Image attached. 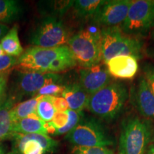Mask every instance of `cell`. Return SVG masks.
<instances>
[{
    "label": "cell",
    "mask_w": 154,
    "mask_h": 154,
    "mask_svg": "<svg viewBox=\"0 0 154 154\" xmlns=\"http://www.w3.org/2000/svg\"><path fill=\"white\" fill-rule=\"evenodd\" d=\"M77 62L67 45L54 48L29 47L17 58L19 72L57 74L76 66Z\"/></svg>",
    "instance_id": "cell-1"
},
{
    "label": "cell",
    "mask_w": 154,
    "mask_h": 154,
    "mask_svg": "<svg viewBox=\"0 0 154 154\" xmlns=\"http://www.w3.org/2000/svg\"><path fill=\"white\" fill-rule=\"evenodd\" d=\"M128 99V88L121 82H111L89 96L86 108L102 120H115L124 110Z\"/></svg>",
    "instance_id": "cell-2"
},
{
    "label": "cell",
    "mask_w": 154,
    "mask_h": 154,
    "mask_svg": "<svg viewBox=\"0 0 154 154\" xmlns=\"http://www.w3.org/2000/svg\"><path fill=\"white\" fill-rule=\"evenodd\" d=\"M149 119L130 116L122 121L119 137V154H146L153 135Z\"/></svg>",
    "instance_id": "cell-3"
},
{
    "label": "cell",
    "mask_w": 154,
    "mask_h": 154,
    "mask_svg": "<svg viewBox=\"0 0 154 154\" xmlns=\"http://www.w3.org/2000/svg\"><path fill=\"white\" fill-rule=\"evenodd\" d=\"M101 31L102 60L104 62L119 56H132L140 59L143 52V42L126 34L120 26L103 28Z\"/></svg>",
    "instance_id": "cell-4"
},
{
    "label": "cell",
    "mask_w": 154,
    "mask_h": 154,
    "mask_svg": "<svg viewBox=\"0 0 154 154\" xmlns=\"http://www.w3.org/2000/svg\"><path fill=\"white\" fill-rule=\"evenodd\" d=\"M76 62L86 68L102 61L101 31L93 29L80 30L72 36L67 43Z\"/></svg>",
    "instance_id": "cell-5"
},
{
    "label": "cell",
    "mask_w": 154,
    "mask_h": 154,
    "mask_svg": "<svg viewBox=\"0 0 154 154\" xmlns=\"http://www.w3.org/2000/svg\"><path fill=\"white\" fill-rule=\"evenodd\" d=\"M74 146L108 147L113 140L104 126L95 119L82 118L79 123L66 136Z\"/></svg>",
    "instance_id": "cell-6"
},
{
    "label": "cell",
    "mask_w": 154,
    "mask_h": 154,
    "mask_svg": "<svg viewBox=\"0 0 154 154\" xmlns=\"http://www.w3.org/2000/svg\"><path fill=\"white\" fill-rule=\"evenodd\" d=\"M72 37L68 28L55 16H47L39 20L30 35L34 47L54 48L65 45Z\"/></svg>",
    "instance_id": "cell-7"
},
{
    "label": "cell",
    "mask_w": 154,
    "mask_h": 154,
    "mask_svg": "<svg viewBox=\"0 0 154 154\" xmlns=\"http://www.w3.org/2000/svg\"><path fill=\"white\" fill-rule=\"evenodd\" d=\"M120 27L126 34L143 35L154 27V0H134Z\"/></svg>",
    "instance_id": "cell-8"
},
{
    "label": "cell",
    "mask_w": 154,
    "mask_h": 154,
    "mask_svg": "<svg viewBox=\"0 0 154 154\" xmlns=\"http://www.w3.org/2000/svg\"><path fill=\"white\" fill-rule=\"evenodd\" d=\"M9 139L11 149L7 154H51L59 147V143L49 135L14 133Z\"/></svg>",
    "instance_id": "cell-9"
},
{
    "label": "cell",
    "mask_w": 154,
    "mask_h": 154,
    "mask_svg": "<svg viewBox=\"0 0 154 154\" xmlns=\"http://www.w3.org/2000/svg\"><path fill=\"white\" fill-rule=\"evenodd\" d=\"M61 75L36 72H19L17 81V94L12 95L17 101L22 96H36L44 86L53 83H61Z\"/></svg>",
    "instance_id": "cell-10"
},
{
    "label": "cell",
    "mask_w": 154,
    "mask_h": 154,
    "mask_svg": "<svg viewBox=\"0 0 154 154\" xmlns=\"http://www.w3.org/2000/svg\"><path fill=\"white\" fill-rule=\"evenodd\" d=\"M131 1H106L92 21L96 24L103 26L104 28L120 26L126 18Z\"/></svg>",
    "instance_id": "cell-11"
},
{
    "label": "cell",
    "mask_w": 154,
    "mask_h": 154,
    "mask_svg": "<svg viewBox=\"0 0 154 154\" xmlns=\"http://www.w3.org/2000/svg\"><path fill=\"white\" fill-rule=\"evenodd\" d=\"M111 76L106 64L99 63L79 71V84L89 96L93 95L111 83Z\"/></svg>",
    "instance_id": "cell-12"
},
{
    "label": "cell",
    "mask_w": 154,
    "mask_h": 154,
    "mask_svg": "<svg viewBox=\"0 0 154 154\" xmlns=\"http://www.w3.org/2000/svg\"><path fill=\"white\" fill-rule=\"evenodd\" d=\"M111 76L131 79L138 71V59L132 56H119L104 62Z\"/></svg>",
    "instance_id": "cell-13"
},
{
    "label": "cell",
    "mask_w": 154,
    "mask_h": 154,
    "mask_svg": "<svg viewBox=\"0 0 154 154\" xmlns=\"http://www.w3.org/2000/svg\"><path fill=\"white\" fill-rule=\"evenodd\" d=\"M134 101L138 113L143 118L154 120V94L143 75L138 80Z\"/></svg>",
    "instance_id": "cell-14"
},
{
    "label": "cell",
    "mask_w": 154,
    "mask_h": 154,
    "mask_svg": "<svg viewBox=\"0 0 154 154\" xmlns=\"http://www.w3.org/2000/svg\"><path fill=\"white\" fill-rule=\"evenodd\" d=\"M61 96L66 101L70 110L82 113L86 108L90 96L79 84L74 83L65 86Z\"/></svg>",
    "instance_id": "cell-15"
},
{
    "label": "cell",
    "mask_w": 154,
    "mask_h": 154,
    "mask_svg": "<svg viewBox=\"0 0 154 154\" xmlns=\"http://www.w3.org/2000/svg\"><path fill=\"white\" fill-rule=\"evenodd\" d=\"M17 100L12 95L6 97L0 103V142L9 139L13 133V122L10 116V110L16 104Z\"/></svg>",
    "instance_id": "cell-16"
},
{
    "label": "cell",
    "mask_w": 154,
    "mask_h": 154,
    "mask_svg": "<svg viewBox=\"0 0 154 154\" xmlns=\"http://www.w3.org/2000/svg\"><path fill=\"white\" fill-rule=\"evenodd\" d=\"M13 133L22 134H40L48 135L45 127V122L38 118L36 113L30 115L13 124Z\"/></svg>",
    "instance_id": "cell-17"
},
{
    "label": "cell",
    "mask_w": 154,
    "mask_h": 154,
    "mask_svg": "<svg viewBox=\"0 0 154 154\" xmlns=\"http://www.w3.org/2000/svg\"><path fill=\"white\" fill-rule=\"evenodd\" d=\"M0 44L3 51L7 55L18 58L24 52L18 35V27L14 26L2 38Z\"/></svg>",
    "instance_id": "cell-18"
},
{
    "label": "cell",
    "mask_w": 154,
    "mask_h": 154,
    "mask_svg": "<svg viewBox=\"0 0 154 154\" xmlns=\"http://www.w3.org/2000/svg\"><path fill=\"white\" fill-rule=\"evenodd\" d=\"M104 0H76L73 7L75 14L79 18L91 20L105 3Z\"/></svg>",
    "instance_id": "cell-19"
},
{
    "label": "cell",
    "mask_w": 154,
    "mask_h": 154,
    "mask_svg": "<svg viewBox=\"0 0 154 154\" xmlns=\"http://www.w3.org/2000/svg\"><path fill=\"white\" fill-rule=\"evenodd\" d=\"M40 96H34L31 99L15 104L10 110V116L13 124L15 122L36 113V106Z\"/></svg>",
    "instance_id": "cell-20"
},
{
    "label": "cell",
    "mask_w": 154,
    "mask_h": 154,
    "mask_svg": "<svg viewBox=\"0 0 154 154\" xmlns=\"http://www.w3.org/2000/svg\"><path fill=\"white\" fill-rule=\"evenodd\" d=\"M22 8L15 0H0V23L10 24L20 17Z\"/></svg>",
    "instance_id": "cell-21"
},
{
    "label": "cell",
    "mask_w": 154,
    "mask_h": 154,
    "mask_svg": "<svg viewBox=\"0 0 154 154\" xmlns=\"http://www.w3.org/2000/svg\"><path fill=\"white\" fill-rule=\"evenodd\" d=\"M36 113L38 118L45 123L49 122L52 120L56 111L50 100L49 96H40L36 106Z\"/></svg>",
    "instance_id": "cell-22"
},
{
    "label": "cell",
    "mask_w": 154,
    "mask_h": 154,
    "mask_svg": "<svg viewBox=\"0 0 154 154\" xmlns=\"http://www.w3.org/2000/svg\"><path fill=\"white\" fill-rule=\"evenodd\" d=\"M67 112H68L69 114L68 124L63 129L56 133L55 136H61V135L69 134L71 131L74 129L75 127L77 126V124L79 123L80 120L83 116L82 113H78L75 111L70 110V109H69Z\"/></svg>",
    "instance_id": "cell-23"
},
{
    "label": "cell",
    "mask_w": 154,
    "mask_h": 154,
    "mask_svg": "<svg viewBox=\"0 0 154 154\" xmlns=\"http://www.w3.org/2000/svg\"><path fill=\"white\" fill-rule=\"evenodd\" d=\"M65 86L61 84V83H53V84H48L42 88L36 96H61V94L64 89Z\"/></svg>",
    "instance_id": "cell-24"
},
{
    "label": "cell",
    "mask_w": 154,
    "mask_h": 154,
    "mask_svg": "<svg viewBox=\"0 0 154 154\" xmlns=\"http://www.w3.org/2000/svg\"><path fill=\"white\" fill-rule=\"evenodd\" d=\"M72 154H115L109 147H80L74 146Z\"/></svg>",
    "instance_id": "cell-25"
},
{
    "label": "cell",
    "mask_w": 154,
    "mask_h": 154,
    "mask_svg": "<svg viewBox=\"0 0 154 154\" xmlns=\"http://www.w3.org/2000/svg\"><path fill=\"white\" fill-rule=\"evenodd\" d=\"M48 3V9H51L55 14H63L73 7L74 1H51Z\"/></svg>",
    "instance_id": "cell-26"
},
{
    "label": "cell",
    "mask_w": 154,
    "mask_h": 154,
    "mask_svg": "<svg viewBox=\"0 0 154 154\" xmlns=\"http://www.w3.org/2000/svg\"><path fill=\"white\" fill-rule=\"evenodd\" d=\"M17 58L5 54L0 56V73L10 72V69L16 66Z\"/></svg>",
    "instance_id": "cell-27"
},
{
    "label": "cell",
    "mask_w": 154,
    "mask_h": 154,
    "mask_svg": "<svg viewBox=\"0 0 154 154\" xmlns=\"http://www.w3.org/2000/svg\"><path fill=\"white\" fill-rule=\"evenodd\" d=\"M143 76L145 77L148 84L154 94V64L146 63L143 67Z\"/></svg>",
    "instance_id": "cell-28"
},
{
    "label": "cell",
    "mask_w": 154,
    "mask_h": 154,
    "mask_svg": "<svg viewBox=\"0 0 154 154\" xmlns=\"http://www.w3.org/2000/svg\"><path fill=\"white\" fill-rule=\"evenodd\" d=\"M50 100L56 112H64L69 109L68 103L62 96H50Z\"/></svg>",
    "instance_id": "cell-29"
},
{
    "label": "cell",
    "mask_w": 154,
    "mask_h": 154,
    "mask_svg": "<svg viewBox=\"0 0 154 154\" xmlns=\"http://www.w3.org/2000/svg\"><path fill=\"white\" fill-rule=\"evenodd\" d=\"M9 73H7L3 77L0 79V103L6 99V90L7 87L8 76Z\"/></svg>",
    "instance_id": "cell-30"
},
{
    "label": "cell",
    "mask_w": 154,
    "mask_h": 154,
    "mask_svg": "<svg viewBox=\"0 0 154 154\" xmlns=\"http://www.w3.org/2000/svg\"><path fill=\"white\" fill-rule=\"evenodd\" d=\"M9 31L8 26L5 24L0 23V39H2Z\"/></svg>",
    "instance_id": "cell-31"
},
{
    "label": "cell",
    "mask_w": 154,
    "mask_h": 154,
    "mask_svg": "<svg viewBox=\"0 0 154 154\" xmlns=\"http://www.w3.org/2000/svg\"><path fill=\"white\" fill-rule=\"evenodd\" d=\"M0 154H7L6 147L1 142H0Z\"/></svg>",
    "instance_id": "cell-32"
},
{
    "label": "cell",
    "mask_w": 154,
    "mask_h": 154,
    "mask_svg": "<svg viewBox=\"0 0 154 154\" xmlns=\"http://www.w3.org/2000/svg\"><path fill=\"white\" fill-rule=\"evenodd\" d=\"M146 154H154V143L151 145V146L148 149Z\"/></svg>",
    "instance_id": "cell-33"
},
{
    "label": "cell",
    "mask_w": 154,
    "mask_h": 154,
    "mask_svg": "<svg viewBox=\"0 0 154 154\" xmlns=\"http://www.w3.org/2000/svg\"><path fill=\"white\" fill-rule=\"evenodd\" d=\"M3 54H5V52L3 51L2 48V47H1V44H0V56L3 55Z\"/></svg>",
    "instance_id": "cell-34"
},
{
    "label": "cell",
    "mask_w": 154,
    "mask_h": 154,
    "mask_svg": "<svg viewBox=\"0 0 154 154\" xmlns=\"http://www.w3.org/2000/svg\"><path fill=\"white\" fill-rule=\"evenodd\" d=\"M7 73H9V72H5V73H0V79L2 78V77H3L5 76V74H7Z\"/></svg>",
    "instance_id": "cell-35"
}]
</instances>
